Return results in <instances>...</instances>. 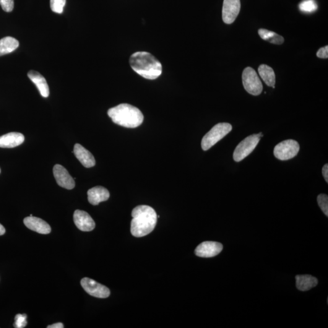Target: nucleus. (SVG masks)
Segmentation results:
<instances>
[{"mask_svg":"<svg viewBox=\"0 0 328 328\" xmlns=\"http://www.w3.org/2000/svg\"><path fill=\"white\" fill-rule=\"evenodd\" d=\"M131 233L137 238L145 236L154 230L157 223L156 211L148 205H141L132 211Z\"/></svg>","mask_w":328,"mask_h":328,"instance_id":"1","label":"nucleus"},{"mask_svg":"<svg viewBox=\"0 0 328 328\" xmlns=\"http://www.w3.org/2000/svg\"><path fill=\"white\" fill-rule=\"evenodd\" d=\"M130 64L135 72L145 79L155 80L162 74L161 62L147 52H136L132 54Z\"/></svg>","mask_w":328,"mask_h":328,"instance_id":"2","label":"nucleus"},{"mask_svg":"<svg viewBox=\"0 0 328 328\" xmlns=\"http://www.w3.org/2000/svg\"><path fill=\"white\" fill-rule=\"evenodd\" d=\"M108 115L114 123L131 129L140 126L144 121V115L140 109L127 103L109 109Z\"/></svg>","mask_w":328,"mask_h":328,"instance_id":"3","label":"nucleus"},{"mask_svg":"<svg viewBox=\"0 0 328 328\" xmlns=\"http://www.w3.org/2000/svg\"><path fill=\"white\" fill-rule=\"evenodd\" d=\"M232 130V126L229 123H220L216 125L203 137L201 147L203 150H209L213 145L225 137Z\"/></svg>","mask_w":328,"mask_h":328,"instance_id":"4","label":"nucleus"},{"mask_svg":"<svg viewBox=\"0 0 328 328\" xmlns=\"http://www.w3.org/2000/svg\"><path fill=\"white\" fill-rule=\"evenodd\" d=\"M300 150V145L295 140H284L275 146L273 154L281 161L290 160L295 157Z\"/></svg>","mask_w":328,"mask_h":328,"instance_id":"5","label":"nucleus"},{"mask_svg":"<svg viewBox=\"0 0 328 328\" xmlns=\"http://www.w3.org/2000/svg\"><path fill=\"white\" fill-rule=\"evenodd\" d=\"M242 79L244 87L247 93L253 96H259L262 93L263 87L262 81L253 68L246 67L243 71Z\"/></svg>","mask_w":328,"mask_h":328,"instance_id":"6","label":"nucleus"},{"mask_svg":"<svg viewBox=\"0 0 328 328\" xmlns=\"http://www.w3.org/2000/svg\"><path fill=\"white\" fill-rule=\"evenodd\" d=\"M260 140L259 134H252L242 140L237 145L233 153V160L236 162H240L253 152Z\"/></svg>","mask_w":328,"mask_h":328,"instance_id":"7","label":"nucleus"},{"mask_svg":"<svg viewBox=\"0 0 328 328\" xmlns=\"http://www.w3.org/2000/svg\"><path fill=\"white\" fill-rule=\"evenodd\" d=\"M80 283L85 292L91 296L97 298H106L110 295V291L107 287L91 278H83Z\"/></svg>","mask_w":328,"mask_h":328,"instance_id":"8","label":"nucleus"},{"mask_svg":"<svg viewBox=\"0 0 328 328\" xmlns=\"http://www.w3.org/2000/svg\"><path fill=\"white\" fill-rule=\"evenodd\" d=\"M241 9L240 0H224L223 20L226 24H231L236 20Z\"/></svg>","mask_w":328,"mask_h":328,"instance_id":"9","label":"nucleus"},{"mask_svg":"<svg viewBox=\"0 0 328 328\" xmlns=\"http://www.w3.org/2000/svg\"><path fill=\"white\" fill-rule=\"evenodd\" d=\"M53 173L54 178L59 186L67 190L74 188V179L72 178L64 166L56 164L53 168Z\"/></svg>","mask_w":328,"mask_h":328,"instance_id":"10","label":"nucleus"},{"mask_svg":"<svg viewBox=\"0 0 328 328\" xmlns=\"http://www.w3.org/2000/svg\"><path fill=\"white\" fill-rule=\"evenodd\" d=\"M223 249L222 244L218 242L205 241L197 247L195 253L197 257L211 258L217 256Z\"/></svg>","mask_w":328,"mask_h":328,"instance_id":"11","label":"nucleus"},{"mask_svg":"<svg viewBox=\"0 0 328 328\" xmlns=\"http://www.w3.org/2000/svg\"><path fill=\"white\" fill-rule=\"evenodd\" d=\"M75 226L83 231H91L96 227V223L91 216L85 211L77 210L74 213Z\"/></svg>","mask_w":328,"mask_h":328,"instance_id":"12","label":"nucleus"},{"mask_svg":"<svg viewBox=\"0 0 328 328\" xmlns=\"http://www.w3.org/2000/svg\"><path fill=\"white\" fill-rule=\"evenodd\" d=\"M25 225L30 230L41 234H49L51 231L50 226L39 218L28 217L24 219Z\"/></svg>","mask_w":328,"mask_h":328,"instance_id":"13","label":"nucleus"},{"mask_svg":"<svg viewBox=\"0 0 328 328\" xmlns=\"http://www.w3.org/2000/svg\"><path fill=\"white\" fill-rule=\"evenodd\" d=\"M75 157L77 158L86 168H91L96 165V160L93 155L85 148L79 144H75L74 151Z\"/></svg>","mask_w":328,"mask_h":328,"instance_id":"14","label":"nucleus"},{"mask_svg":"<svg viewBox=\"0 0 328 328\" xmlns=\"http://www.w3.org/2000/svg\"><path fill=\"white\" fill-rule=\"evenodd\" d=\"M88 201L91 204L96 205L109 199V192L105 187L97 186L88 191Z\"/></svg>","mask_w":328,"mask_h":328,"instance_id":"15","label":"nucleus"},{"mask_svg":"<svg viewBox=\"0 0 328 328\" xmlns=\"http://www.w3.org/2000/svg\"><path fill=\"white\" fill-rule=\"evenodd\" d=\"M25 136L20 132H9L0 136V147L11 148L22 144Z\"/></svg>","mask_w":328,"mask_h":328,"instance_id":"16","label":"nucleus"},{"mask_svg":"<svg viewBox=\"0 0 328 328\" xmlns=\"http://www.w3.org/2000/svg\"><path fill=\"white\" fill-rule=\"evenodd\" d=\"M28 77L37 87L39 92L43 98H48L49 95V88L45 78L40 73L35 71H30L28 74Z\"/></svg>","mask_w":328,"mask_h":328,"instance_id":"17","label":"nucleus"},{"mask_svg":"<svg viewBox=\"0 0 328 328\" xmlns=\"http://www.w3.org/2000/svg\"><path fill=\"white\" fill-rule=\"evenodd\" d=\"M295 278L296 288L301 291L311 290L318 284L317 278L309 275H296Z\"/></svg>","mask_w":328,"mask_h":328,"instance_id":"18","label":"nucleus"},{"mask_svg":"<svg viewBox=\"0 0 328 328\" xmlns=\"http://www.w3.org/2000/svg\"><path fill=\"white\" fill-rule=\"evenodd\" d=\"M19 46V42L12 36H6L0 40V56L12 53Z\"/></svg>","mask_w":328,"mask_h":328,"instance_id":"19","label":"nucleus"},{"mask_svg":"<svg viewBox=\"0 0 328 328\" xmlns=\"http://www.w3.org/2000/svg\"><path fill=\"white\" fill-rule=\"evenodd\" d=\"M259 73L265 84L275 88V74L271 67L266 65H260L259 67Z\"/></svg>","mask_w":328,"mask_h":328,"instance_id":"20","label":"nucleus"},{"mask_svg":"<svg viewBox=\"0 0 328 328\" xmlns=\"http://www.w3.org/2000/svg\"><path fill=\"white\" fill-rule=\"evenodd\" d=\"M259 33L262 40L269 41V42L275 44V45H282L284 43V38L282 36L277 34V33L272 32L264 29H260Z\"/></svg>","mask_w":328,"mask_h":328,"instance_id":"21","label":"nucleus"},{"mask_svg":"<svg viewBox=\"0 0 328 328\" xmlns=\"http://www.w3.org/2000/svg\"><path fill=\"white\" fill-rule=\"evenodd\" d=\"M318 8L315 0H304L299 4V9L301 12L306 13L314 12Z\"/></svg>","mask_w":328,"mask_h":328,"instance_id":"22","label":"nucleus"},{"mask_svg":"<svg viewBox=\"0 0 328 328\" xmlns=\"http://www.w3.org/2000/svg\"><path fill=\"white\" fill-rule=\"evenodd\" d=\"M66 4V0H50L51 9L54 12L62 14Z\"/></svg>","mask_w":328,"mask_h":328,"instance_id":"23","label":"nucleus"},{"mask_svg":"<svg viewBox=\"0 0 328 328\" xmlns=\"http://www.w3.org/2000/svg\"><path fill=\"white\" fill-rule=\"evenodd\" d=\"M317 202L320 209H322L325 215L328 216V197L327 195L320 194L317 197Z\"/></svg>","mask_w":328,"mask_h":328,"instance_id":"24","label":"nucleus"},{"mask_svg":"<svg viewBox=\"0 0 328 328\" xmlns=\"http://www.w3.org/2000/svg\"><path fill=\"white\" fill-rule=\"evenodd\" d=\"M27 315L17 314L15 317L14 327L15 328H23L27 325Z\"/></svg>","mask_w":328,"mask_h":328,"instance_id":"25","label":"nucleus"},{"mask_svg":"<svg viewBox=\"0 0 328 328\" xmlns=\"http://www.w3.org/2000/svg\"><path fill=\"white\" fill-rule=\"evenodd\" d=\"M0 5L5 12H12L14 7V0H0Z\"/></svg>","mask_w":328,"mask_h":328,"instance_id":"26","label":"nucleus"},{"mask_svg":"<svg viewBox=\"0 0 328 328\" xmlns=\"http://www.w3.org/2000/svg\"><path fill=\"white\" fill-rule=\"evenodd\" d=\"M317 56L320 59L328 58V46H326L320 48L317 53Z\"/></svg>","mask_w":328,"mask_h":328,"instance_id":"27","label":"nucleus"},{"mask_svg":"<svg viewBox=\"0 0 328 328\" xmlns=\"http://www.w3.org/2000/svg\"><path fill=\"white\" fill-rule=\"evenodd\" d=\"M323 176H324L325 181L328 182V165L325 164L322 169Z\"/></svg>","mask_w":328,"mask_h":328,"instance_id":"28","label":"nucleus"},{"mask_svg":"<svg viewBox=\"0 0 328 328\" xmlns=\"http://www.w3.org/2000/svg\"><path fill=\"white\" fill-rule=\"evenodd\" d=\"M48 328H64V325L62 323H57V324H55L53 325H49Z\"/></svg>","mask_w":328,"mask_h":328,"instance_id":"29","label":"nucleus"},{"mask_svg":"<svg viewBox=\"0 0 328 328\" xmlns=\"http://www.w3.org/2000/svg\"><path fill=\"white\" fill-rule=\"evenodd\" d=\"M5 232H6L5 228L0 224V235H4Z\"/></svg>","mask_w":328,"mask_h":328,"instance_id":"30","label":"nucleus"},{"mask_svg":"<svg viewBox=\"0 0 328 328\" xmlns=\"http://www.w3.org/2000/svg\"><path fill=\"white\" fill-rule=\"evenodd\" d=\"M0 173H1V169H0Z\"/></svg>","mask_w":328,"mask_h":328,"instance_id":"31","label":"nucleus"}]
</instances>
